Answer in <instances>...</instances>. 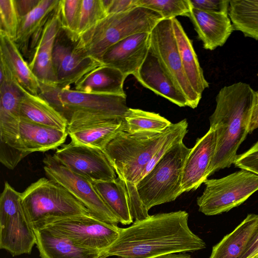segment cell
Masks as SVG:
<instances>
[{
  "instance_id": "obj_31",
  "label": "cell",
  "mask_w": 258,
  "mask_h": 258,
  "mask_svg": "<svg viewBox=\"0 0 258 258\" xmlns=\"http://www.w3.org/2000/svg\"><path fill=\"white\" fill-rule=\"evenodd\" d=\"M123 119V131L131 134L162 133L172 123L158 113L131 108L127 109Z\"/></svg>"
},
{
  "instance_id": "obj_14",
  "label": "cell",
  "mask_w": 258,
  "mask_h": 258,
  "mask_svg": "<svg viewBox=\"0 0 258 258\" xmlns=\"http://www.w3.org/2000/svg\"><path fill=\"white\" fill-rule=\"evenodd\" d=\"M53 156L71 170L92 182L116 178L114 169L99 149L71 142L57 149Z\"/></svg>"
},
{
  "instance_id": "obj_3",
  "label": "cell",
  "mask_w": 258,
  "mask_h": 258,
  "mask_svg": "<svg viewBox=\"0 0 258 258\" xmlns=\"http://www.w3.org/2000/svg\"><path fill=\"white\" fill-rule=\"evenodd\" d=\"M177 125L178 122L172 123L160 133L131 134L121 131L103 150L118 177L125 182L135 221L150 216L139 198L137 184L154 154Z\"/></svg>"
},
{
  "instance_id": "obj_17",
  "label": "cell",
  "mask_w": 258,
  "mask_h": 258,
  "mask_svg": "<svg viewBox=\"0 0 258 258\" xmlns=\"http://www.w3.org/2000/svg\"><path fill=\"white\" fill-rule=\"evenodd\" d=\"M61 28L57 6L45 24L28 63L30 70L40 83L56 85L52 54L55 38Z\"/></svg>"
},
{
  "instance_id": "obj_28",
  "label": "cell",
  "mask_w": 258,
  "mask_h": 258,
  "mask_svg": "<svg viewBox=\"0 0 258 258\" xmlns=\"http://www.w3.org/2000/svg\"><path fill=\"white\" fill-rule=\"evenodd\" d=\"M21 119L36 123L67 131V120L39 95H33L25 89L20 108Z\"/></svg>"
},
{
  "instance_id": "obj_21",
  "label": "cell",
  "mask_w": 258,
  "mask_h": 258,
  "mask_svg": "<svg viewBox=\"0 0 258 258\" xmlns=\"http://www.w3.org/2000/svg\"><path fill=\"white\" fill-rule=\"evenodd\" d=\"M34 230L41 258H103L102 252L82 247L53 230Z\"/></svg>"
},
{
  "instance_id": "obj_18",
  "label": "cell",
  "mask_w": 258,
  "mask_h": 258,
  "mask_svg": "<svg viewBox=\"0 0 258 258\" xmlns=\"http://www.w3.org/2000/svg\"><path fill=\"white\" fill-rule=\"evenodd\" d=\"M192 22L204 49L213 50L223 46L234 31L228 14L191 7L186 16Z\"/></svg>"
},
{
  "instance_id": "obj_39",
  "label": "cell",
  "mask_w": 258,
  "mask_h": 258,
  "mask_svg": "<svg viewBox=\"0 0 258 258\" xmlns=\"http://www.w3.org/2000/svg\"><path fill=\"white\" fill-rule=\"evenodd\" d=\"M40 0H14L19 19L30 13L39 4Z\"/></svg>"
},
{
  "instance_id": "obj_2",
  "label": "cell",
  "mask_w": 258,
  "mask_h": 258,
  "mask_svg": "<svg viewBox=\"0 0 258 258\" xmlns=\"http://www.w3.org/2000/svg\"><path fill=\"white\" fill-rule=\"evenodd\" d=\"M255 92L249 84L239 82L224 86L217 94L216 107L209 117L210 127L216 131V146L209 176L234 163L248 134Z\"/></svg>"
},
{
  "instance_id": "obj_23",
  "label": "cell",
  "mask_w": 258,
  "mask_h": 258,
  "mask_svg": "<svg viewBox=\"0 0 258 258\" xmlns=\"http://www.w3.org/2000/svg\"><path fill=\"white\" fill-rule=\"evenodd\" d=\"M67 131L36 123L20 118V137L22 146L29 155L56 149L64 143Z\"/></svg>"
},
{
  "instance_id": "obj_16",
  "label": "cell",
  "mask_w": 258,
  "mask_h": 258,
  "mask_svg": "<svg viewBox=\"0 0 258 258\" xmlns=\"http://www.w3.org/2000/svg\"><path fill=\"white\" fill-rule=\"evenodd\" d=\"M216 146V131L210 127L207 133L197 141L186 159L182 172V193L197 189L208 179Z\"/></svg>"
},
{
  "instance_id": "obj_10",
  "label": "cell",
  "mask_w": 258,
  "mask_h": 258,
  "mask_svg": "<svg viewBox=\"0 0 258 258\" xmlns=\"http://www.w3.org/2000/svg\"><path fill=\"white\" fill-rule=\"evenodd\" d=\"M150 50L185 96L188 107L196 108L202 96L194 91L184 74L173 31L172 19H162L153 29L150 33Z\"/></svg>"
},
{
  "instance_id": "obj_33",
  "label": "cell",
  "mask_w": 258,
  "mask_h": 258,
  "mask_svg": "<svg viewBox=\"0 0 258 258\" xmlns=\"http://www.w3.org/2000/svg\"><path fill=\"white\" fill-rule=\"evenodd\" d=\"M107 15L102 0H82L77 35L79 37Z\"/></svg>"
},
{
  "instance_id": "obj_22",
  "label": "cell",
  "mask_w": 258,
  "mask_h": 258,
  "mask_svg": "<svg viewBox=\"0 0 258 258\" xmlns=\"http://www.w3.org/2000/svg\"><path fill=\"white\" fill-rule=\"evenodd\" d=\"M59 0H40L28 15L19 19L17 36L14 40L23 55H31L43 27L56 8Z\"/></svg>"
},
{
  "instance_id": "obj_15",
  "label": "cell",
  "mask_w": 258,
  "mask_h": 258,
  "mask_svg": "<svg viewBox=\"0 0 258 258\" xmlns=\"http://www.w3.org/2000/svg\"><path fill=\"white\" fill-rule=\"evenodd\" d=\"M150 33L131 35L109 47L100 61L120 71L126 78L134 75L146 59L150 49Z\"/></svg>"
},
{
  "instance_id": "obj_42",
  "label": "cell",
  "mask_w": 258,
  "mask_h": 258,
  "mask_svg": "<svg viewBox=\"0 0 258 258\" xmlns=\"http://www.w3.org/2000/svg\"><path fill=\"white\" fill-rule=\"evenodd\" d=\"M153 258H191L190 255L186 252H177L166 254Z\"/></svg>"
},
{
  "instance_id": "obj_36",
  "label": "cell",
  "mask_w": 258,
  "mask_h": 258,
  "mask_svg": "<svg viewBox=\"0 0 258 258\" xmlns=\"http://www.w3.org/2000/svg\"><path fill=\"white\" fill-rule=\"evenodd\" d=\"M233 164L258 175V140L246 152L237 155Z\"/></svg>"
},
{
  "instance_id": "obj_12",
  "label": "cell",
  "mask_w": 258,
  "mask_h": 258,
  "mask_svg": "<svg viewBox=\"0 0 258 258\" xmlns=\"http://www.w3.org/2000/svg\"><path fill=\"white\" fill-rule=\"evenodd\" d=\"M44 228L57 232L82 247L101 251L103 254L118 239L121 228L92 214L60 219Z\"/></svg>"
},
{
  "instance_id": "obj_8",
  "label": "cell",
  "mask_w": 258,
  "mask_h": 258,
  "mask_svg": "<svg viewBox=\"0 0 258 258\" xmlns=\"http://www.w3.org/2000/svg\"><path fill=\"white\" fill-rule=\"evenodd\" d=\"M36 242L21 193L6 182L0 198V248L13 256L30 254Z\"/></svg>"
},
{
  "instance_id": "obj_38",
  "label": "cell",
  "mask_w": 258,
  "mask_h": 258,
  "mask_svg": "<svg viewBox=\"0 0 258 258\" xmlns=\"http://www.w3.org/2000/svg\"><path fill=\"white\" fill-rule=\"evenodd\" d=\"M108 15L118 14L137 7V0H102Z\"/></svg>"
},
{
  "instance_id": "obj_40",
  "label": "cell",
  "mask_w": 258,
  "mask_h": 258,
  "mask_svg": "<svg viewBox=\"0 0 258 258\" xmlns=\"http://www.w3.org/2000/svg\"><path fill=\"white\" fill-rule=\"evenodd\" d=\"M258 128V90L255 92V98L252 105L248 126V133H252Z\"/></svg>"
},
{
  "instance_id": "obj_34",
  "label": "cell",
  "mask_w": 258,
  "mask_h": 258,
  "mask_svg": "<svg viewBox=\"0 0 258 258\" xmlns=\"http://www.w3.org/2000/svg\"><path fill=\"white\" fill-rule=\"evenodd\" d=\"M82 0H59L57 11L62 28L77 35Z\"/></svg>"
},
{
  "instance_id": "obj_26",
  "label": "cell",
  "mask_w": 258,
  "mask_h": 258,
  "mask_svg": "<svg viewBox=\"0 0 258 258\" xmlns=\"http://www.w3.org/2000/svg\"><path fill=\"white\" fill-rule=\"evenodd\" d=\"M172 26L184 74L194 91L202 96L209 83L205 78L191 40L176 18L172 19Z\"/></svg>"
},
{
  "instance_id": "obj_25",
  "label": "cell",
  "mask_w": 258,
  "mask_h": 258,
  "mask_svg": "<svg viewBox=\"0 0 258 258\" xmlns=\"http://www.w3.org/2000/svg\"><path fill=\"white\" fill-rule=\"evenodd\" d=\"M258 232V215L248 214L231 233L213 247L209 258H240Z\"/></svg>"
},
{
  "instance_id": "obj_1",
  "label": "cell",
  "mask_w": 258,
  "mask_h": 258,
  "mask_svg": "<svg viewBox=\"0 0 258 258\" xmlns=\"http://www.w3.org/2000/svg\"><path fill=\"white\" fill-rule=\"evenodd\" d=\"M185 211L150 215L120 228L119 236L104 253L103 258H153L172 253L194 252L204 249V241L188 224Z\"/></svg>"
},
{
  "instance_id": "obj_13",
  "label": "cell",
  "mask_w": 258,
  "mask_h": 258,
  "mask_svg": "<svg viewBox=\"0 0 258 258\" xmlns=\"http://www.w3.org/2000/svg\"><path fill=\"white\" fill-rule=\"evenodd\" d=\"M79 37L61 28L55 40L52 54L55 86L63 88L76 84L85 75L103 65L78 47Z\"/></svg>"
},
{
  "instance_id": "obj_4",
  "label": "cell",
  "mask_w": 258,
  "mask_h": 258,
  "mask_svg": "<svg viewBox=\"0 0 258 258\" xmlns=\"http://www.w3.org/2000/svg\"><path fill=\"white\" fill-rule=\"evenodd\" d=\"M39 95L71 123L90 119L123 118L126 96L88 94L39 82Z\"/></svg>"
},
{
  "instance_id": "obj_20",
  "label": "cell",
  "mask_w": 258,
  "mask_h": 258,
  "mask_svg": "<svg viewBox=\"0 0 258 258\" xmlns=\"http://www.w3.org/2000/svg\"><path fill=\"white\" fill-rule=\"evenodd\" d=\"M144 87L179 107L188 106L185 96L166 73L150 49L146 59L134 75Z\"/></svg>"
},
{
  "instance_id": "obj_5",
  "label": "cell",
  "mask_w": 258,
  "mask_h": 258,
  "mask_svg": "<svg viewBox=\"0 0 258 258\" xmlns=\"http://www.w3.org/2000/svg\"><path fill=\"white\" fill-rule=\"evenodd\" d=\"M162 19L159 14L141 7L108 15L80 36L77 45L87 56L101 62L112 45L136 34L150 33Z\"/></svg>"
},
{
  "instance_id": "obj_37",
  "label": "cell",
  "mask_w": 258,
  "mask_h": 258,
  "mask_svg": "<svg viewBox=\"0 0 258 258\" xmlns=\"http://www.w3.org/2000/svg\"><path fill=\"white\" fill-rule=\"evenodd\" d=\"M191 8L207 11L228 14L230 1L189 0Z\"/></svg>"
},
{
  "instance_id": "obj_43",
  "label": "cell",
  "mask_w": 258,
  "mask_h": 258,
  "mask_svg": "<svg viewBox=\"0 0 258 258\" xmlns=\"http://www.w3.org/2000/svg\"><path fill=\"white\" fill-rule=\"evenodd\" d=\"M254 258H258V254Z\"/></svg>"
},
{
  "instance_id": "obj_29",
  "label": "cell",
  "mask_w": 258,
  "mask_h": 258,
  "mask_svg": "<svg viewBox=\"0 0 258 258\" xmlns=\"http://www.w3.org/2000/svg\"><path fill=\"white\" fill-rule=\"evenodd\" d=\"M93 183L98 194L119 223L123 225L131 224L134 219L125 182L117 177L112 180L94 181Z\"/></svg>"
},
{
  "instance_id": "obj_9",
  "label": "cell",
  "mask_w": 258,
  "mask_h": 258,
  "mask_svg": "<svg viewBox=\"0 0 258 258\" xmlns=\"http://www.w3.org/2000/svg\"><path fill=\"white\" fill-rule=\"evenodd\" d=\"M197 198L199 211L207 216L227 212L246 201L258 190V175L241 169L219 179H206Z\"/></svg>"
},
{
  "instance_id": "obj_27",
  "label": "cell",
  "mask_w": 258,
  "mask_h": 258,
  "mask_svg": "<svg viewBox=\"0 0 258 258\" xmlns=\"http://www.w3.org/2000/svg\"><path fill=\"white\" fill-rule=\"evenodd\" d=\"M0 57L6 62L19 84L27 91L35 95L40 93L39 82L14 41L0 32Z\"/></svg>"
},
{
  "instance_id": "obj_6",
  "label": "cell",
  "mask_w": 258,
  "mask_h": 258,
  "mask_svg": "<svg viewBox=\"0 0 258 258\" xmlns=\"http://www.w3.org/2000/svg\"><path fill=\"white\" fill-rule=\"evenodd\" d=\"M21 197L34 230L60 219L91 214L62 186L49 178H41L32 183L21 193Z\"/></svg>"
},
{
  "instance_id": "obj_35",
  "label": "cell",
  "mask_w": 258,
  "mask_h": 258,
  "mask_svg": "<svg viewBox=\"0 0 258 258\" xmlns=\"http://www.w3.org/2000/svg\"><path fill=\"white\" fill-rule=\"evenodd\" d=\"M19 25V18L14 0H0V32L15 39Z\"/></svg>"
},
{
  "instance_id": "obj_24",
  "label": "cell",
  "mask_w": 258,
  "mask_h": 258,
  "mask_svg": "<svg viewBox=\"0 0 258 258\" xmlns=\"http://www.w3.org/2000/svg\"><path fill=\"white\" fill-rule=\"evenodd\" d=\"M126 78L118 70L103 64L75 84V90L88 94L126 96L123 90Z\"/></svg>"
},
{
  "instance_id": "obj_41",
  "label": "cell",
  "mask_w": 258,
  "mask_h": 258,
  "mask_svg": "<svg viewBox=\"0 0 258 258\" xmlns=\"http://www.w3.org/2000/svg\"><path fill=\"white\" fill-rule=\"evenodd\" d=\"M258 254V232L249 243L240 258H254Z\"/></svg>"
},
{
  "instance_id": "obj_30",
  "label": "cell",
  "mask_w": 258,
  "mask_h": 258,
  "mask_svg": "<svg viewBox=\"0 0 258 258\" xmlns=\"http://www.w3.org/2000/svg\"><path fill=\"white\" fill-rule=\"evenodd\" d=\"M228 16L234 31L258 40V0H230Z\"/></svg>"
},
{
  "instance_id": "obj_11",
  "label": "cell",
  "mask_w": 258,
  "mask_h": 258,
  "mask_svg": "<svg viewBox=\"0 0 258 258\" xmlns=\"http://www.w3.org/2000/svg\"><path fill=\"white\" fill-rule=\"evenodd\" d=\"M43 162L44 171L49 179L62 186L93 216L117 225L119 220L98 194L93 182L71 170L53 155H46Z\"/></svg>"
},
{
  "instance_id": "obj_7",
  "label": "cell",
  "mask_w": 258,
  "mask_h": 258,
  "mask_svg": "<svg viewBox=\"0 0 258 258\" xmlns=\"http://www.w3.org/2000/svg\"><path fill=\"white\" fill-rule=\"evenodd\" d=\"M190 150L183 141L174 145L138 183L137 192L146 211L182 194L183 169Z\"/></svg>"
},
{
  "instance_id": "obj_32",
  "label": "cell",
  "mask_w": 258,
  "mask_h": 258,
  "mask_svg": "<svg viewBox=\"0 0 258 258\" xmlns=\"http://www.w3.org/2000/svg\"><path fill=\"white\" fill-rule=\"evenodd\" d=\"M137 5L159 14L163 19L186 16L191 9L189 0H137Z\"/></svg>"
},
{
  "instance_id": "obj_19",
  "label": "cell",
  "mask_w": 258,
  "mask_h": 258,
  "mask_svg": "<svg viewBox=\"0 0 258 258\" xmlns=\"http://www.w3.org/2000/svg\"><path fill=\"white\" fill-rule=\"evenodd\" d=\"M124 127L123 118H94L69 123L67 132L71 142L103 151Z\"/></svg>"
}]
</instances>
